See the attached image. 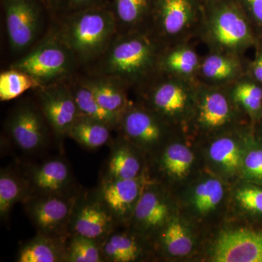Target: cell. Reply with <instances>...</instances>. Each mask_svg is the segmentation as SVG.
<instances>
[{
	"instance_id": "ba28073f",
	"label": "cell",
	"mask_w": 262,
	"mask_h": 262,
	"mask_svg": "<svg viewBox=\"0 0 262 262\" xmlns=\"http://www.w3.org/2000/svg\"><path fill=\"white\" fill-rule=\"evenodd\" d=\"M27 201V213L39 234L61 239L72 221L75 199L65 194L37 196Z\"/></svg>"
},
{
	"instance_id": "9a60e30c",
	"label": "cell",
	"mask_w": 262,
	"mask_h": 262,
	"mask_svg": "<svg viewBox=\"0 0 262 262\" xmlns=\"http://www.w3.org/2000/svg\"><path fill=\"white\" fill-rule=\"evenodd\" d=\"M141 194L139 178L106 179L101 187L99 201L115 220L121 221L133 215Z\"/></svg>"
},
{
	"instance_id": "484cf974",
	"label": "cell",
	"mask_w": 262,
	"mask_h": 262,
	"mask_svg": "<svg viewBox=\"0 0 262 262\" xmlns=\"http://www.w3.org/2000/svg\"><path fill=\"white\" fill-rule=\"evenodd\" d=\"M107 165V178H139L141 170L140 160L128 146L120 144L113 148Z\"/></svg>"
},
{
	"instance_id": "d6a6232c",
	"label": "cell",
	"mask_w": 262,
	"mask_h": 262,
	"mask_svg": "<svg viewBox=\"0 0 262 262\" xmlns=\"http://www.w3.org/2000/svg\"><path fill=\"white\" fill-rule=\"evenodd\" d=\"M224 187L217 179H207L196 187L193 194V204L202 214L213 211L223 199Z\"/></svg>"
},
{
	"instance_id": "836d02e7",
	"label": "cell",
	"mask_w": 262,
	"mask_h": 262,
	"mask_svg": "<svg viewBox=\"0 0 262 262\" xmlns=\"http://www.w3.org/2000/svg\"><path fill=\"white\" fill-rule=\"evenodd\" d=\"M67 261L71 262H101L103 260L100 244L94 239L74 236L67 248Z\"/></svg>"
},
{
	"instance_id": "603a6c76",
	"label": "cell",
	"mask_w": 262,
	"mask_h": 262,
	"mask_svg": "<svg viewBox=\"0 0 262 262\" xmlns=\"http://www.w3.org/2000/svg\"><path fill=\"white\" fill-rule=\"evenodd\" d=\"M61 239L40 235L29 241L20 248L17 261L58 262L67 261V251L61 246Z\"/></svg>"
},
{
	"instance_id": "74e56055",
	"label": "cell",
	"mask_w": 262,
	"mask_h": 262,
	"mask_svg": "<svg viewBox=\"0 0 262 262\" xmlns=\"http://www.w3.org/2000/svg\"><path fill=\"white\" fill-rule=\"evenodd\" d=\"M111 0H61L58 10H63L66 13H72L94 8L110 5Z\"/></svg>"
},
{
	"instance_id": "60d3db41",
	"label": "cell",
	"mask_w": 262,
	"mask_h": 262,
	"mask_svg": "<svg viewBox=\"0 0 262 262\" xmlns=\"http://www.w3.org/2000/svg\"><path fill=\"white\" fill-rule=\"evenodd\" d=\"M201 1H202V0H201Z\"/></svg>"
},
{
	"instance_id": "44dd1931",
	"label": "cell",
	"mask_w": 262,
	"mask_h": 262,
	"mask_svg": "<svg viewBox=\"0 0 262 262\" xmlns=\"http://www.w3.org/2000/svg\"><path fill=\"white\" fill-rule=\"evenodd\" d=\"M169 209L160 194L153 190L141 194L133 216L143 228L155 229L161 227L168 218Z\"/></svg>"
},
{
	"instance_id": "d4e9b609",
	"label": "cell",
	"mask_w": 262,
	"mask_h": 262,
	"mask_svg": "<svg viewBox=\"0 0 262 262\" xmlns=\"http://www.w3.org/2000/svg\"><path fill=\"white\" fill-rule=\"evenodd\" d=\"M100 244L104 261H134L141 254V248L135 237L125 233H111Z\"/></svg>"
},
{
	"instance_id": "f1b7e54d",
	"label": "cell",
	"mask_w": 262,
	"mask_h": 262,
	"mask_svg": "<svg viewBox=\"0 0 262 262\" xmlns=\"http://www.w3.org/2000/svg\"><path fill=\"white\" fill-rule=\"evenodd\" d=\"M27 186L25 179L18 178L9 170H2L0 175V214L5 219L18 201L27 198Z\"/></svg>"
},
{
	"instance_id": "f546056e",
	"label": "cell",
	"mask_w": 262,
	"mask_h": 262,
	"mask_svg": "<svg viewBox=\"0 0 262 262\" xmlns=\"http://www.w3.org/2000/svg\"><path fill=\"white\" fill-rule=\"evenodd\" d=\"M161 241L164 248L171 256H186L192 250V238L185 227L177 220L171 221L165 226Z\"/></svg>"
},
{
	"instance_id": "4316f807",
	"label": "cell",
	"mask_w": 262,
	"mask_h": 262,
	"mask_svg": "<svg viewBox=\"0 0 262 262\" xmlns=\"http://www.w3.org/2000/svg\"><path fill=\"white\" fill-rule=\"evenodd\" d=\"M229 91L236 104L251 115L262 110V84L246 75L229 85Z\"/></svg>"
},
{
	"instance_id": "5b68a950",
	"label": "cell",
	"mask_w": 262,
	"mask_h": 262,
	"mask_svg": "<svg viewBox=\"0 0 262 262\" xmlns=\"http://www.w3.org/2000/svg\"><path fill=\"white\" fill-rule=\"evenodd\" d=\"M202 20L201 0H155L153 31L166 47L199 34Z\"/></svg>"
},
{
	"instance_id": "52a82bcc",
	"label": "cell",
	"mask_w": 262,
	"mask_h": 262,
	"mask_svg": "<svg viewBox=\"0 0 262 262\" xmlns=\"http://www.w3.org/2000/svg\"><path fill=\"white\" fill-rule=\"evenodd\" d=\"M10 46L21 52L37 39L42 21V4L39 0H2Z\"/></svg>"
},
{
	"instance_id": "ac0fdd59",
	"label": "cell",
	"mask_w": 262,
	"mask_h": 262,
	"mask_svg": "<svg viewBox=\"0 0 262 262\" xmlns=\"http://www.w3.org/2000/svg\"><path fill=\"white\" fill-rule=\"evenodd\" d=\"M201 59L187 42L169 46L160 56L158 70L162 73L196 79Z\"/></svg>"
},
{
	"instance_id": "9c48e42d",
	"label": "cell",
	"mask_w": 262,
	"mask_h": 262,
	"mask_svg": "<svg viewBox=\"0 0 262 262\" xmlns=\"http://www.w3.org/2000/svg\"><path fill=\"white\" fill-rule=\"evenodd\" d=\"M234 102L229 86H212L199 82L194 118L202 130H217L227 127L235 117Z\"/></svg>"
},
{
	"instance_id": "7402d4cb",
	"label": "cell",
	"mask_w": 262,
	"mask_h": 262,
	"mask_svg": "<svg viewBox=\"0 0 262 262\" xmlns=\"http://www.w3.org/2000/svg\"><path fill=\"white\" fill-rule=\"evenodd\" d=\"M112 129L103 122L79 116L67 136L84 148L96 149L107 144L111 137Z\"/></svg>"
},
{
	"instance_id": "2e32d148",
	"label": "cell",
	"mask_w": 262,
	"mask_h": 262,
	"mask_svg": "<svg viewBox=\"0 0 262 262\" xmlns=\"http://www.w3.org/2000/svg\"><path fill=\"white\" fill-rule=\"evenodd\" d=\"M246 75L241 56L211 51L201 59L196 80L212 86H229Z\"/></svg>"
},
{
	"instance_id": "83f0119b",
	"label": "cell",
	"mask_w": 262,
	"mask_h": 262,
	"mask_svg": "<svg viewBox=\"0 0 262 262\" xmlns=\"http://www.w3.org/2000/svg\"><path fill=\"white\" fill-rule=\"evenodd\" d=\"M43 87L32 76L23 71L11 68L2 72L0 75V99L2 101H10L29 90Z\"/></svg>"
},
{
	"instance_id": "cb8c5ba5",
	"label": "cell",
	"mask_w": 262,
	"mask_h": 262,
	"mask_svg": "<svg viewBox=\"0 0 262 262\" xmlns=\"http://www.w3.org/2000/svg\"><path fill=\"white\" fill-rule=\"evenodd\" d=\"M70 89L75 98L80 116L103 122L113 129L120 126L121 117L103 108L98 102L91 91L83 84L79 82L70 86Z\"/></svg>"
},
{
	"instance_id": "8fae6325",
	"label": "cell",
	"mask_w": 262,
	"mask_h": 262,
	"mask_svg": "<svg viewBox=\"0 0 262 262\" xmlns=\"http://www.w3.org/2000/svg\"><path fill=\"white\" fill-rule=\"evenodd\" d=\"M213 253L217 262H262V232L241 229L224 232Z\"/></svg>"
},
{
	"instance_id": "e575fe53",
	"label": "cell",
	"mask_w": 262,
	"mask_h": 262,
	"mask_svg": "<svg viewBox=\"0 0 262 262\" xmlns=\"http://www.w3.org/2000/svg\"><path fill=\"white\" fill-rule=\"evenodd\" d=\"M239 204L248 211L262 213V190L256 188H244L237 192Z\"/></svg>"
},
{
	"instance_id": "ab89813d",
	"label": "cell",
	"mask_w": 262,
	"mask_h": 262,
	"mask_svg": "<svg viewBox=\"0 0 262 262\" xmlns=\"http://www.w3.org/2000/svg\"><path fill=\"white\" fill-rule=\"evenodd\" d=\"M46 9L58 10L61 0H39Z\"/></svg>"
},
{
	"instance_id": "1f68e13d",
	"label": "cell",
	"mask_w": 262,
	"mask_h": 262,
	"mask_svg": "<svg viewBox=\"0 0 262 262\" xmlns=\"http://www.w3.org/2000/svg\"><path fill=\"white\" fill-rule=\"evenodd\" d=\"M209 155L213 162L229 171L237 170L241 164L238 144L229 136H223L213 141L210 146Z\"/></svg>"
},
{
	"instance_id": "4fadbf2b",
	"label": "cell",
	"mask_w": 262,
	"mask_h": 262,
	"mask_svg": "<svg viewBox=\"0 0 262 262\" xmlns=\"http://www.w3.org/2000/svg\"><path fill=\"white\" fill-rule=\"evenodd\" d=\"M25 180L27 201L37 196L65 195L70 185L71 172L63 160H50L31 170Z\"/></svg>"
},
{
	"instance_id": "8d00e7d4",
	"label": "cell",
	"mask_w": 262,
	"mask_h": 262,
	"mask_svg": "<svg viewBox=\"0 0 262 262\" xmlns=\"http://www.w3.org/2000/svg\"><path fill=\"white\" fill-rule=\"evenodd\" d=\"M244 166L248 177L262 181V149L248 152L245 158Z\"/></svg>"
},
{
	"instance_id": "ffe728a7",
	"label": "cell",
	"mask_w": 262,
	"mask_h": 262,
	"mask_svg": "<svg viewBox=\"0 0 262 262\" xmlns=\"http://www.w3.org/2000/svg\"><path fill=\"white\" fill-rule=\"evenodd\" d=\"M110 7L123 33L147 29L146 24L152 22L155 0H111Z\"/></svg>"
},
{
	"instance_id": "d6986e66",
	"label": "cell",
	"mask_w": 262,
	"mask_h": 262,
	"mask_svg": "<svg viewBox=\"0 0 262 262\" xmlns=\"http://www.w3.org/2000/svg\"><path fill=\"white\" fill-rule=\"evenodd\" d=\"M80 82L91 91L98 102L108 111L121 117L129 107L125 85L120 81L99 75Z\"/></svg>"
},
{
	"instance_id": "8992f818",
	"label": "cell",
	"mask_w": 262,
	"mask_h": 262,
	"mask_svg": "<svg viewBox=\"0 0 262 262\" xmlns=\"http://www.w3.org/2000/svg\"><path fill=\"white\" fill-rule=\"evenodd\" d=\"M75 58L58 33L43 39L28 54L12 65L23 71L43 86L56 83L70 73Z\"/></svg>"
},
{
	"instance_id": "6da1fadb",
	"label": "cell",
	"mask_w": 262,
	"mask_h": 262,
	"mask_svg": "<svg viewBox=\"0 0 262 262\" xmlns=\"http://www.w3.org/2000/svg\"><path fill=\"white\" fill-rule=\"evenodd\" d=\"M165 48L151 29L122 33L101 57L98 73L125 86L146 84L159 72L160 58Z\"/></svg>"
},
{
	"instance_id": "30bf717a",
	"label": "cell",
	"mask_w": 262,
	"mask_h": 262,
	"mask_svg": "<svg viewBox=\"0 0 262 262\" xmlns=\"http://www.w3.org/2000/svg\"><path fill=\"white\" fill-rule=\"evenodd\" d=\"M39 90L40 110L48 125L58 135L67 136L80 116L70 87L56 82Z\"/></svg>"
},
{
	"instance_id": "3957f363",
	"label": "cell",
	"mask_w": 262,
	"mask_h": 262,
	"mask_svg": "<svg viewBox=\"0 0 262 262\" xmlns=\"http://www.w3.org/2000/svg\"><path fill=\"white\" fill-rule=\"evenodd\" d=\"M63 24L58 35L82 63L102 56L118 30L110 5L67 13Z\"/></svg>"
},
{
	"instance_id": "f35d334b",
	"label": "cell",
	"mask_w": 262,
	"mask_h": 262,
	"mask_svg": "<svg viewBox=\"0 0 262 262\" xmlns=\"http://www.w3.org/2000/svg\"><path fill=\"white\" fill-rule=\"evenodd\" d=\"M247 75L262 84V47L258 48L254 59L248 66Z\"/></svg>"
},
{
	"instance_id": "7c38bea8",
	"label": "cell",
	"mask_w": 262,
	"mask_h": 262,
	"mask_svg": "<svg viewBox=\"0 0 262 262\" xmlns=\"http://www.w3.org/2000/svg\"><path fill=\"white\" fill-rule=\"evenodd\" d=\"M46 118L41 112L30 105L20 106L8 121V132L19 149L32 152L41 149L47 140Z\"/></svg>"
},
{
	"instance_id": "277c9868",
	"label": "cell",
	"mask_w": 262,
	"mask_h": 262,
	"mask_svg": "<svg viewBox=\"0 0 262 262\" xmlns=\"http://www.w3.org/2000/svg\"><path fill=\"white\" fill-rule=\"evenodd\" d=\"M148 82L150 110L164 121H178L194 111L199 86L196 79L159 72Z\"/></svg>"
},
{
	"instance_id": "7a4b0ae2",
	"label": "cell",
	"mask_w": 262,
	"mask_h": 262,
	"mask_svg": "<svg viewBox=\"0 0 262 262\" xmlns=\"http://www.w3.org/2000/svg\"><path fill=\"white\" fill-rule=\"evenodd\" d=\"M199 35L213 52L241 56L257 36L238 0H202Z\"/></svg>"
},
{
	"instance_id": "4dcf8cb0",
	"label": "cell",
	"mask_w": 262,
	"mask_h": 262,
	"mask_svg": "<svg viewBox=\"0 0 262 262\" xmlns=\"http://www.w3.org/2000/svg\"><path fill=\"white\" fill-rule=\"evenodd\" d=\"M194 162V155L184 144L175 143L165 149L162 157V165L167 173L177 178L187 176Z\"/></svg>"
},
{
	"instance_id": "e0dca14e",
	"label": "cell",
	"mask_w": 262,
	"mask_h": 262,
	"mask_svg": "<svg viewBox=\"0 0 262 262\" xmlns=\"http://www.w3.org/2000/svg\"><path fill=\"white\" fill-rule=\"evenodd\" d=\"M115 221L106 207L98 201L81 205L71 222L75 234L98 242L113 232Z\"/></svg>"
},
{
	"instance_id": "d590c367",
	"label": "cell",
	"mask_w": 262,
	"mask_h": 262,
	"mask_svg": "<svg viewBox=\"0 0 262 262\" xmlns=\"http://www.w3.org/2000/svg\"><path fill=\"white\" fill-rule=\"evenodd\" d=\"M256 36L262 34V0H238Z\"/></svg>"
},
{
	"instance_id": "5bb4252c",
	"label": "cell",
	"mask_w": 262,
	"mask_h": 262,
	"mask_svg": "<svg viewBox=\"0 0 262 262\" xmlns=\"http://www.w3.org/2000/svg\"><path fill=\"white\" fill-rule=\"evenodd\" d=\"M164 124L163 119L151 110L131 106L122 114L120 121L125 137L143 147L156 145L162 140Z\"/></svg>"
}]
</instances>
